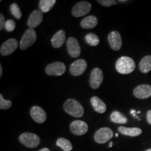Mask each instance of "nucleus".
Here are the masks:
<instances>
[{
  "instance_id": "6",
  "label": "nucleus",
  "mask_w": 151,
  "mask_h": 151,
  "mask_svg": "<svg viewBox=\"0 0 151 151\" xmlns=\"http://www.w3.org/2000/svg\"><path fill=\"white\" fill-rule=\"evenodd\" d=\"M92 5L88 1H82L78 2L73 6L71 14L74 17L78 18V17L83 16L85 15L88 14L91 10Z\"/></svg>"
},
{
  "instance_id": "12",
  "label": "nucleus",
  "mask_w": 151,
  "mask_h": 151,
  "mask_svg": "<svg viewBox=\"0 0 151 151\" xmlns=\"http://www.w3.org/2000/svg\"><path fill=\"white\" fill-rule=\"evenodd\" d=\"M87 62L86 60L80 59L76 60L73 62L70 66V73L74 76H78L82 75L85 72L87 69Z\"/></svg>"
},
{
  "instance_id": "20",
  "label": "nucleus",
  "mask_w": 151,
  "mask_h": 151,
  "mask_svg": "<svg viewBox=\"0 0 151 151\" xmlns=\"http://www.w3.org/2000/svg\"><path fill=\"white\" fill-rule=\"evenodd\" d=\"M118 132L122 134L129 136V137H138L142 133V130L140 128L138 127H118Z\"/></svg>"
},
{
  "instance_id": "24",
  "label": "nucleus",
  "mask_w": 151,
  "mask_h": 151,
  "mask_svg": "<svg viewBox=\"0 0 151 151\" xmlns=\"http://www.w3.org/2000/svg\"><path fill=\"white\" fill-rule=\"evenodd\" d=\"M57 146H59L64 151H71L72 150L73 146L71 143L68 139L65 138H59L57 140L56 142Z\"/></svg>"
},
{
  "instance_id": "22",
  "label": "nucleus",
  "mask_w": 151,
  "mask_h": 151,
  "mask_svg": "<svg viewBox=\"0 0 151 151\" xmlns=\"http://www.w3.org/2000/svg\"><path fill=\"white\" fill-rule=\"evenodd\" d=\"M55 0H41L39 2V10L42 13H48L55 4Z\"/></svg>"
},
{
  "instance_id": "7",
  "label": "nucleus",
  "mask_w": 151,
  "mask_h": 151,
  "mask_svg": "<svg viewBox=\"0 0 151 151\" xmlns=\"http://www.w3.org/2000/svg\"><path fill=\"white\" fill-rule=\"evenodd\" d=\"M45 71L48 76H62L63 73H65L66 71V66L63 62H55L47 66Z\"/></svg>"
},
{
  "instance_id": "17",
  "label": "nucleus",
  "mask_w": 151,
  "mask_h": 151,
  "mask_svg": "<svg viewBox=\"0 0 151 151\" xmlns=\"http://www.w3.org/2000/svg\"><path fill=\"white\" fill-rule=\"evenodd\" d=\"M66 34L64 30H60L55 34L51 39L52 46L55 48H59L62 46L65 41Z\"/></svg>"
},
{
  "instance_id": "15",
  "label": "nucleus",
  "mask_w": 151,
  "mask_h": 151,
  "mask_svg": "<svg viewBox=\"0 0 151 151\" xmlns=\"http://www.w3.org/2000/svg\"><path fill=\"white\" fill-rule=\"evenodd\" d=\"M30 115L33 120L37 123H43L46 120V113L42 108L37 106H33L30 109Z\"/></svg>"
},
{
  "instance_id": "36",
  "label": "nucleus",
  "mask_w": 151,
  "mask_h": 151,
  "mask_svg": "<svg viewBox=\"0 0 151 151\" xmlns=\"http://www.w3.org/2000/svg\"><path fill=\"white\" fill-rule=\"evenodd\" d=\"M146 151H151V149H148V150H146Z\"/></svg>"
},
{
  "instance_id": "16",
  "label": "nucleus",
  "mask_w": 151,
  "mask_h": 151,
  "mask_svg": "<svg viewBox=\"0 0 151 151\" xmlns=\"http://www.w3.org/2000/svg\"><path fill=\"white\" fill-rule=\"evenodd\" d=\"M43 13L40 10L34 11L27 20V26L31 29L38 27L43 20Z\"/></svg>"
},
{
  "instance_id": "8",
  "label": "nucleus",
  "mask_w": 151,
  "mask_h": 151,
  "mask_svg": "<svg viewBox=\"0 0 151 151\" xmlns=\"http://www.w3.org/2000/svg\"><path fill=\"white\" fill-rule=\"evenodd\" d=\"M104 75L101 69L94 68L92 69L90 77V86L92 89H97L103 82Z\"/></svg>"
},
{
  "instance_id": "32",
  "label": "nucleus",
  "mask_w": 151,
  "mask_h": 151,
  "mask_svg": "<svg viewBox=\"0 0 151 151\" xmlns=\"http://www.w3.org/2000/svg\"><path fill=\"white\" fill-rule=\"evenodd\" d=\"M130 113H132V115L134 117H136V113H137V111H136L134 109H132L131 111H130Z\"/></svg>"
},
{
  "instance_id": "21",
  "label": "nucleus",
  "mask_w": 151,
  "mask_h": 151,
  "mask_svg": "<svg viewBox=\"0 0 151 151\" xmlns=\"http://www.w3.org/2000/svg\"><path fill=\"white\" fill-rule=\"evenodd\" d=\"M139 68L143 73H148L151 71V55H146L139 62Z\"/></svg>"
},
{
  "instance_id": "30",
  "label": "nucleus",
  "mask_w": 151,
  "mask_h": 151,
  "mask_svg": "<svg viewBox=\"0 0 151 151\" xmlns=\"http://www.w3.org/2000/svg\"><path fill=\"white\" fill-rule=\"evenodd\" d=\"M5 19L3 14L0 15V30H2L3 28L5 27Z\"/></svg>"
},
{
  "instance_id": "4",
  "label": "nucleus",
  "mask_w": 151,
  "mask_h": 151,
  "mask_svg": "<svg viewBox=\"0 0 151 151\" xmlns=\"http://www.w3.org/2000/svg\"><path fill=\"white\" fill-rule=\"evenodd\" d=\"M37 34H36L35 30L34 29H29L25 31L22 36L21 40L20 43V48L21 50H25L32 46L37 41Z\"/></svg>"
},
{
  "instance_id": "5",
  "label": "nucleus",
  "mask_w": 151,
  "mask_h": 151,
  "mask_svg": "<svg viewBox=\"0 0 151 151\" xmlns=\"http://www.w3.org/2000/svg\"><path fill=\"white\" fill-rule=\"evenodd\" d=\"M113 137V132L110 128L102 127L98 129L94 135V141L100 144H103L109 141Z\"/></svg>"
},
{
  "instance_id": "35",
  "label": "nucleus",
  "mask_w": 151,
  "mask_h": 151,
  "mask_svg": "<svg viewBox=\"0 0 151 151\" xmlns=\"http://www.w3.org/2000/svg\"><path fill=\"white\" fill-rule=\"evenodd\" d=\"M112 146H113V142H110V144H109V147H110V148H111V147H112Z\"/></svg>"
},
{
  "instance_id": "37",
  "label": "nucleus",
  "mask_w": 151,
  "mask_h": 151,
  "mask_svg": "<svg viewBox=\"0 0 151 151\" xmlns=\"http://www.w3.org/2000/svg\"><path fill=\"white\" fill-rule=\"evenodd\" d=\"M116 137H118V134H116Z\"/></svg>"
},
{
  "instance_id": "13",
  "label": "nucleus",
  "mask_w": 151,
  "mask_h": 151,
  "mask_svg": "<svg viewBox=\"0 0 151 151\" xmlns=\"http://www.w3.org/2000/svg\"><path fill=\"white\" fill-rule=\"evenodd\" d=\"M108 41L113 50H119L122 47V38L118 31H113L108 36Z\"/></svg>"
},
{
  "instance_id": "19",
  "label": "nucleus",
  "mask_w": 151,
  "mask_h": 151,
  "mask_svg": "<svg viewBox=\"0 0 151 151\" xmlns=\"http://www.w3.org/2000/svg\"><path fill=\"white\" fill-rule=\"evenodd\" d=\"M98 20L94 16H88L81 20V25L83 29H90L95 27L97 25Z\"/></svg>"
},
{
  "instance_id": "33",
  "label": "nucleus",
  "mask_w": 151,
  "mask_h": 151,
  "mask_svg": "<svg viewBox=\"0 0 151 151\" xmlns=\"http://www.w3.org/2000/svg\"><path fill=\"white\" fill-rule=\"evenodd\" d=\"M2 67H1V65H0V77H1V76H2Z\"/></svg>"
},
{
  "instance_id": "14",
  "label": "nucleus",
  "mask_w": 151,
  "mask_h": 151,
  "mask_svg": "<svg viewBox=\"0 0 151 151\" xmlns=\"http://www.w3.org/2000/svg\"><path fill=\"white\" fill-rule=\"evenodd\" d=\"M133 93L134 95L138 99H148L151 96V86L144 84L136 87Z\"/></svg>"
},
{
  "instance_id": "29",
  "label": "nucleus",
  "mask_w": 151,
  "mask_h": 151,
  "mask_svg": "<svg viewBox=\"0 0 151 151\" xmlns=\"http://www.w3.org/2000/svg\"><path fill=\"white\" fill-rule=\"evenodd\" d=\"M97 2L106 7H109L112 5H116L117 4L114 0H98Z\"/></svg>"
},
{
  "instance_id": "18",
  "label": "nucleus",
  "mask_w": 151,
  "mask_h": 151,
  "mask_svg": "<svg viewBox=\"0 0 151 151\" xmlns=\"http://www.w3.org/2000/svg\"><path fill=\"white\" fill-rule=\"evenodd\" d=\"M90 103L96 112L104 113L106 111V105L101 99L97 97H92L90 99Z\"/></svg>"
},
{
  "instance_id": "34",
  "label": "nucleus",
  "mask_w": 151,
  "mask_h": 151,
  "mask_svg": "<svg viewBox=\"0 0 151 151\" xmlns=\"http://www.w3.org/2000/svg\"><path fill=\"white\" fill-rule=\"evenodd\" d=\"M39 151H50V150H49V149L47 148H44L41 149V150H39Z\"/></svg>"
},
{
  "instance_id": "23",
  "label": "nucleus",
  "mask_w": 151,
  "mask_h": 151,
  "mask_svg": "<svg viewBox=\"0 0 151 151\" xmlns=\"http://www.w3.org/2000/svg\"><path fill=\"white\" fill-rule=\"evenodd\" d=\"M111 120L113 122L118 124H125L128 122L127 118L124 116L122 113H121L119 111H115L111 113L110 116Z\"/></svg>"
},
{
  "instance_id": "2",
  "label": "nucleus",
  "mask_w": 151,
  "mask_h": 151,
  "mask_svg": "<svg viewBox=\"0 0 151 151\" xmlns=\"http://www.w3.org/2000/svg\"><path fill=\"white\" fill-rule=\"evenodd\" d=\"M63 108L66 113L76 118H81L83 116V107L76 99H67L64 104Z\"/></svg>"
},
{
  "instance_id": "26",
  "label": "nucleus",
  "mask_w": 151,
  "mask_h": 151,
  "mask_svg": "<svg viewBox=\"0 0 151 151\" xmlns=\"http://www.w3.org/2000/svg\"><path fill=\"white\" fill-rule=\"evenodd\" d=\"M10 11L11 14H12L16 19L19 20V19L21 18L22 17L21 11H20V7L18 6V5L16 3L12 4L10 6Z\"/></svg>"
},
{
  "instance_id": "9",
  "label": "nucleus",
  "mask_w": 151,
  "mask_h": 151,
  "mask_svg": "<svg viewBox=\"0 0 151 151\" xmlns=\"http://www.w3.org/2000/svg\"><path fill=\"white\" fill-rule=\"evenodd\" d=\"M70 131L72 134L77 136L83 135L88 130V125L86 122L82 120H74L69 126Z\"/></svg>"
},
{
  "instance_id": "27",
  "label": "nucleus",
  "mask_w": 151,
  "mask_h": 151,
  "mask_svg": "<svg viewBox=\"0 0 151 151\" xmlns=\"http://www.w3.org/2000/svg\"><path fill=\"white\" fill-rule=\"evenodd\" d=\"M12 106V101L10 100H6L3 97L2 94H0V109L5 110V109H9L11 108Z\"/></svg>"
},
{
  "instance_id": "11",
  "label": "nucleus",
  "mask_w": 151,
  "mask_h": 151,
  "mask_svg": "<svg viewBox=\"0 0 151 151\" xmlns=\"http://www.w3.org/2000/svg\"><path fill=\"white\" fill-rule=\"evenodd\" d=\"M18 46V42L15 39H9L1 46L0 53L3 56H7L13 53Z\"/></svg>"
},
{
  "instance_id": "1",
  "label": "nucleus",
  "mask_w": 151,
  "mask_h": 151,
  "mask_svg": "<svg viewBox=\"0 0 151 151\" xmlns=\"http://www.w3.org/2000/svg\"><path fill=\"white\" fill-rule=\"evenodd\" d=\"M135 68V62L129 57H121L116 61V69L121 74H129L134 71Z\"/></svg>"
},
{
  "instance_id": "3",
  "label": "nucleus",
  "mask_w": 151,
  "mask_h": 151,
  "mask_svg": "<svg viewBox=\"0 0 151 151\" xmlns=\"http://www.w3.org/2000/svg\"><path fill=\"white\" fill-rule=\"evenodd\" d=\"M19 141L27 148H34L37 147L41 142L40 138L37 134L29 132H25L22 134L19 137Z\"/></svg>"
},
{
  "instance_id": "28",
  "label": "nucleus",
  "mask_w": 151,
  "mask_h": 151,
  "mask_svg": "<svg viewBox=\"0 0 151 151\" xmlns=\"http://www.w3.org/2000/svg\"><path fill=\"white\" fill-rule=\"evenodd\" d=\"M5 29L6 30L9 32H13L16 28V22H15L13 20H7L5 23Z\"/></svg>"
},
{
  "instance_id": "31",
  "label": "nucleus",
  "mask_w": 151,
  "mask_h": 151,
  "mask_svg": "<svg viewBox=\"0 0 151 151\" xmlns=\"http://www.w3.org/2000/svg\"><path fill=\"white\" fill-rule=\"evenodd\" d=\"M147 121L150 124H151V110H149L147 112Z\"/></svg>"
},
{
  "instance_id": "10",
  "label": "nucleus",
  "mask_w": 151,
  "mask_h": 151,
  "mask_svg": "<svg viewBox=\"0 0 151 151\" xmlns=\"http://www.w3.org/2000/svg\"><path fill=\"white\" fill-rule=\"evenodd\" d=\"M67 48L69 55L76 58L81 55V47L76 39L69 37L67 41Z\"/></svg>"
},
{
  "instance_id": "25",
  "label": "nucleus",
  "mask_w": 151,
  "mask_h": 151,
  "mask_svg": "<svg viewBox=\"0 0 151 151\" xmlns=\"http://www.w3.org/2000/svg\"><path fill=\"white\" fill-rule=\"evenodd\" d=\"M85 39H86L87 43H88L91 46H96L99 43V37L93 33L88 34L85 37Z\"/></svg>"
}]
</instances>
